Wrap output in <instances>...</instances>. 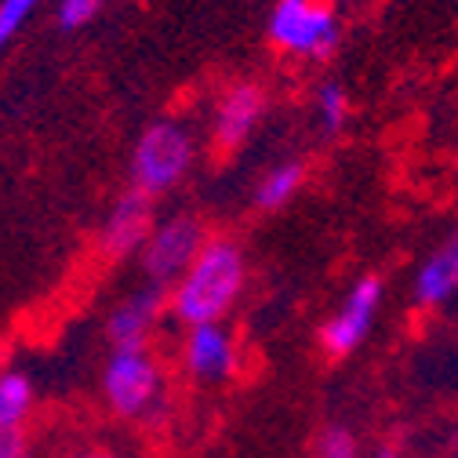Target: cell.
Instances as JSON below:
<instances>
[{"instance_id": "cell-1", "label": "cell", "mask_w": 458, "mask_h": 458, "mask_svg": "<svg viewBox=\"0 0 458 458\" xmlns=\"http://www.w3.org/2000/svg\"><path fill=\"white\" fill-rule=\"evenodd\" d=\"M244 288V251L233 241H204L197 259L175 280L167 306L182 324H218Z\"/></svg>"}, {"instance_id": "cell-2", "label": "cell", "mask_w": 458, "mask_h": 458, "mask_svg": "<svg viewBox=\"0 0 458 458\" xmlns=\"http://www.w3.org/2000/svg\"><path fill=\"white\" fill-rule=\"evenodd\" d=\"M193 164V139L175 121H157L142 131L131 153V179L135 190L146 197H157L182 182V175Z\"/></svg>"}, {"instance_id": "cell-3", "label": "cell", "mask_w": 458, "mask_h": 458, "mask_svg": "<svg viewBox=\"0 0 458 458\" xmlns=\"http://www.w3.org/2000/svg\"><path fill=\"white\" fill-rule=\"evenodd\" d=\"M342 30L327 4L317 0H276L269 12V40L302 59H327Z\"/></svg>"}, {"instance_id": "cell-4", "label": "cell", "mask_w": 458, "mask_h": 458, "mask_svg": "<svg viewBox=\"0 0 458 458\" xmlns=\"http://www.w3.org/2000/svg\"><path fill=\"white\" fill-rule=\"evenodd\" d=\"M102 389L121 419H146L160 400V368L146 350H113Z\"/></svg>"}, {"instance_id": "cell-5", "label": "cell", "mask_w": 458, "mask_h": 458, "mask_svg": "<svg viewBox=\"0 0 458 458\" xmlns=\"http://www.w3.org/2000/svg\"><path fill=\"white\" fill-rule=\"evenodd\" d=\"M204 241H208L204 225L193 215H175V218L153 225L146 244L139 248L146 276L157 284V288H164V284H175L186 273V266L197 259Z\"/></svg>"}, {"instance_id": "cell-6", "label": "cell", "mask_w": 458, "mask_h": 458, "mask_svg": "<svg viewBox=\"0 0 458 458\" xmlns=\"http://www.w3.org/2000/svg\"><path fill=\"white\" fill-rule=\"evenodd\" d=\"M378 306H382V280L378 276H360L353 288H350V295L342 299L338 313L324 324V331H320L324 350L335 353V357L353 353L360 342L368 338Z\"/></svg>"}, {"instance_id": "cell-7", "label": "cell", "mask_w": 458, "mask_h": 458, "mask_svg": "<svg viewBox=\"0 0 458 458\" xmlns=\"http://www.w3.org/2000/svg\"><path fill=\"white\" fill-rule=\"evenodd\" d=\"M153 229V197L131 190L124 193L113 211L106 215V225H102V251L109 259H124V255H135L146 237Z\"/></svg>"}, {"instance_id": "cell-8", "label": "cell", "mask_w": 458, "mask_h": 458, "mask_svg": "<svg viewBox=\"0 0 458 458\" xmlns=\"http://www.w3.org/2000/svg\"><path fill=\"white\" fill-rule=\"evenodd\" d=\"M164 302H167V295H164V288H157V284L128 295L109 313V324H106L113 350H146L149 331L157 327V320L164 313Z\"/></svg>"}, {"instance_id": "cell-9", "label": "cell", "mask_w": 458, "mask_h": 458, "mask_svg": "<svg viewBox=\"0 0 458 458\" xmlns=\"http://www.w3.org/2000/svg\"><path fill=\"white\" fill-rule=\"evenodd\" d=\"M186 368L200 382H225L237 375V346L222 324H193L186 338Z\"/></svg>"}, {"instance_id": "cell-10", "label": "cell", "mask_w": 458, "mask_h": 458, "mask_svg": "<svg viewBox=\"0 0 458 458\" xmlns=\"http://www.w3.org/2000/svg\"><path fill=\"white\" fill-rule=\"evenodd\" d=\"M262 109H266V95L262 88L255 84H237V88H229L215 109V142L222 149H233L241 146L255 124L262 121Z\"/></svg>"}, {"instance_id": "cell-11", "label": "cell", "mask_w": 458, "mask_h": 458, "mask_svg": "<svg viewBox=\"0 0 458 458\" xmlns=\"http://www.w3.org/2000/svg\"><path fill=\"white\" fill-rule=\"evenodd\" d=\"M454 292H458V241L447 237L415 273V302L426 310H437Z\"/></svg>"}, {"instance_id": "cell-12", "label": "cell", "mask_w": 458, "mask_h": 458, "mask_svg": "<svg viewBox=\"0 0 458 458\" xmlns=\"http://www.w3.org/2000/svg\"><path fill=\"white\" fill-rule=\"evenodd\" d=\"M299 186H302V164L299 160H284V164H276L269 175L259 182L255 204L266 208V211H276V208H284V204H288L299 193Z\"/></svg>"}, {"instance_id": "cell-13", "label": "cell", "mask_w": 458, "mask_h": 458, "mask_svg": "<svg viewBox=\"0 0 458 458\" xmlns=\"http://www.w3.org/2000/svg\"><path fill=\"white\" fill-rule=\"evenodd\" d=\"M33 408V382L22 371L0 375V426H22Z\"/></svg>"}, {"instance_id": "cell-14", "label": "cell", "mask_w": 458, "mask_h": 458, "mask_svg": "<svg viewBox=\"0 0 458 458\" xmlns=\"http://www.w3.org/2000/svg\"><path fill=\"white\" fill-rule=\"evenodd\" d=\"M317 109H320V124H324L331 135L342 131V124H346V117H350V95H346V88H342L338 81L320 84V91H317Z\"/></svg>"}, {"instance_id": "cell-15", "label": "cell", "mask_w": 458, "mask_h": 458, "mask_svg": "<svg viewBox=\"0 0 458 458\" xmlns=\"http://www.w3.org/2000/svg\"><path fill=\"white\" fill-rule=\"evenodd\" d=\"M44 4V0H0V51H4L19 30L30 22V15Z\"/></svg>"}, {"instance_id": "cell-16", "label": "cell", "mask_w": 458, "mask_h": 458, "mask_svg": "<svg viewBox=\"0 0 458 458\" xmlns=\"http://www.w3.org/2000/svg\"><path fill=\"white\" fill-rule=\"evenodd\" d=\"M102 8V0H59V30H84Z\"/></svg>"}, {"instance_id": "cell-17", "label": "cell", "mask_w": 458, "mask_h": 458, "mask_svg": "<svg viewBox=\"0 0 458 458\" xmlns=\"http://www.w3.org/2000/svg\"><path fill=\"white\" fill-rule=\"evenodd\" d=\"M317 454L320 458H357V437L342 426H331V429H324Z\"/></svg>"}, {"instance_id": "cell-18", "label": "cell", "mask_w": 458, "mask_h": 458, "mask_svg": "<svg viewBox=\"0 0 458 458\" xmlns=\"http://www.w3.org/2000/svg\"><path fill=\"white\" fill-rule=\"evenodd\" d=\"M26 447L22 426H0V458H26Z\"/></svg>"}, {"instance_id": "cell-19", "label": "cell", "mask_w": 458, "mask_h": 458, "mask_svg": "<svg viewBox=\"0 0 458 458\" xmlns=\"http://www.w3.org/2000/svg\"><path fill=\"white\" fill-rule=\"evenodd\" d=\"M70 458H117V454H113V451H77Z\"/></svg>"}, {"instance_id": "cell-20", "label": "cell", "mask_w": 458, "mask_h": 458, "mask_svg": "<svg viewBox=\"0 0 458 458\" xmlns=\"http://www.w3.org/2000/svg\"><path fill=\"white\" fill-rule=\"evenodd\" d=\"M382 458H393V454H382Z\"/></svg>"}]
</instances>
